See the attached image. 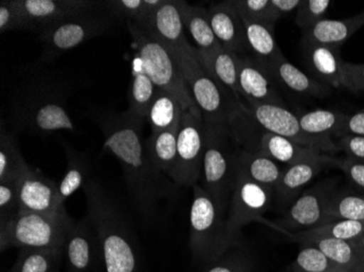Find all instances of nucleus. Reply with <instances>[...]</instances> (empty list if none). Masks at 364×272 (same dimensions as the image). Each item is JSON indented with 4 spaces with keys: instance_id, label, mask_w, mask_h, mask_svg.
<instances>
[{
    "instance_id": "1",
    "label": "nucleus",
    "mask_w": 364,
    "mask_h": 272,
    "mask_svg": "<svg viewBox=\"0 0 364 272\" xmlns=\"http://www.w3.org/2000/svg\"><path fill=\"white\" fill-rule=\"evenodd\" d=\"M145 121L124 112L104 116V149L114 155L122 165L129 191L145 217L154 214L157 202L173 194L171 183L156 169L142 141Z\"/></svg>"
},
{
    "instance_id": "2",
    "label": "nucleus",
    "mask_w": 364,
    "mask_h": 272,
    "mask_svg": "<svg viewBox=\"0 0 364 272\" xmlns=\"http://www.w3.org/2000/svg\"><path fill=\"white\" fill-rule=\"evenodd\" d=\"M71 89L54 72H32L14 92L10 120L14 128L36 135L75 131L68 110Z\"/></svg>"
},
{
    "instance_id": "3",
    "label": "nucleus",
    "mask_w": 364,
    "mask_h": 272,
    "mask_svg": "<svg viewBox=\"0 0 364 272\" xmlns=\"http://www.w3.org/2000/svg\"><path fill=\"white\" fill-rule=\"evenodd\" d=\"M87 218L97 234L106 272H139L138 249L117 206L93 178L83 186Z\"/></svg>"
},
{
    "instance_id": "4",
    "label": "nucleus",
    "mask_w": 364,
    "mask_h": 272,
    "mask_svg": "<svg viewBox=\"0 0 364 272\" xmlns=\"http://www.w3.org/2000/svg\"><path fill=\"white\" fill-rule=\"evenodd\" d=\"M190 249L194 259L212 265L240 245L241 235L231 232L227 217L200 184L192 186Z\"/></svg>"
},
{
    "instance_id": "5",
    "label": "nucleus",
    "mask_w": 364,
    "mask_h": 272,
    "mask_svg": "<svg viewBox=\"0 0 364 272\" xmlns=\"http://www.w3.org/2000/svg\"><path fill=\"white\" fill-rule=\"evenodd\" d=\"M129 32L134 38L143 69L157 89L171 94L179 102L183 111L202 116L201 110L192 97L185 77L169 49L159 43L146 28L128 22Z\"/></svg>"
},
{
    "instance_id": "6",
    "label": "nucleus",
    "mask_w": 364,
    "mask_h": 272,
    "mask_svg": "<svg viewBox=\"0 0 364 272\" xmlns=\"http://www.w3.org/2000/svg\"><path fill=\"white\" fill-rule=\"evenodd\" d=\"M230 138L228 124L204 121V154L200 185L226 217L235 183L236 153L231 148Z\"/></svg>"
},
{
    "instance_id": "7",
    "label": "nucleus",
    "mask_w": 364,
    "mask_h": 272,
    "mask_svg": "<svg viewBox=\"0 0 364 272\" xmlns=\"http://www.w3.org/2000/svg\"><path fill=\"white\" fill-rule=\"evenodd\" d=\"M73 221L67 212L53 214L19 212L7 226L0 227L1 251L10 247L65 251Z\"/></svg>"
},
{
    "instance_id": "8",
    "label": "nucleus",
    "mask_w": 364,
    "mask_h": 272,
    "mask_svg": "<svg viewBox=\"0 0 364 272\" xmlns=\"http://www.w3.org/2000/svg\"><path fill=\"white\" fill-rule=\"evenodd\" d=\"M169 52L177 61L204 121L228 124L234 103L227 98L224 87L215 81L200 62L196 47L186 42Z\"/></svg>"
},
{
    "instance_id": "9",
    "label": "nucleus",
    "mask_w": 364,
    "mask_h": 272,
    "mask_svg": "<svg viewBox=\"0 0 364 272\" xmlns=\"http://www.w3.org/2000/svg\"><path fill=\"white\" fill-rule=\"evenodd\" d=\"M116 21L119 20L108 13L103 6L101 9L75 16L59 24L40 38L44 43V52L41 56V62H52L63 53L96 36L110 32Z\"/></svg>"
},
{
    "instance_id": "10",
    "label": "nucleus",
    "mask_w": 364,
    "mask_h": 272,
    "mask_svg": "<svg viewBox=\"0 0 364 272\" xmlns=\"http://www.w3.org/2000/svg\"><path fill=\"white\" fill-rule=\"evenodd\" d=\"M238 104V103H237ZM240 109L255 124L274 134L292 141L300 146L318 151L321 154L335 155L339 148L332 138L316 136L304 132L300 126L296 114H292L286 106L269 105V104H238Z\"/></svg>"
},
{
    "instance_id": "11",
    "label": "nucleus",
    "mask_w": 364,
    "mask_h": 272,
    "mask_svg": "<svg viewBox=\"0 0 364 272\" xmlns=\"http://www.w3.org/2000/svg\"><path fill=\"white\" fill-rule=\"evenodd\" d=\"M274 191L253 181L235 163V183L229 202L227 222L231 232L241 235V229L252 222H261L283 232L276 222H269L263 214L271 208Z\"/></svg>"
},
{
    "instance_id": "12",
    "label": "nucleus",
    "mask_w": 364,
    "mask_h": 272,
    "mask_svg": "<svg viewBox=\"0 0 364 272\" xmlns=\"http://www.w3.org/2000/svg\"><path fill=\"white\" fill-rule=\"evenodd\" d=\"M204 154L203 116L182 112L178 133L177 161L171 179L179 186H193L201 179Z\"/></svg>"
},
{
    "instance_id": "13",
    "label": "nucleus",
    "mask_w": 364,
    "mask_h": 272,
    "mask_svg": "<svg viewBox=\"0 0 364 272\" xmlns=\"http://www.w3.org/2000/svg\"><path fill=\"white\" fill-rule=\"evenodd\" d=\"M334 192L333 181L322 182L306 190L284 212L283 218L275 221L276 224L289 237L292 231L310 230L335 221L326 212L329 198Z\"/></svg>"
},
{
    "instance_id": "14",
    "label": "nucleus",
    "mask_w": 364,
    "mask_h": 272,
    "mask_svg": "<svg viewBox=\"0 0 364 272\" xmlns=\"http://www.w3.org/2000/svg\"><path fill=\"white\" fill-rule=\"evenodd\" d=\"M26 16L28 31L43 36L65 21L103 8L97 0H16Z\"/></svg>"
},
{
    "instance_id": "15",
    "label": "nucleus",
    "mask_w": 364,
    "mask_h": 272,
    "mask_svg": "<svg viewBox=\"0 0 364 272\" xmlns=\"http://www.w3.org/2000/svg\"><path fill=\"white\" fill-rule=\"evenodd\" d=\"M20 212L61 214L58 183L47 178L38 168L28 167L19 182Z\"/></svg>"
},
{
    "instance_id": "16",
    "label": "nucleus",
    "mask_w": 364,
    "mask_h": 272,
    "mask_svg": "<svg viewBox=\"0 0 364 272\" xmlns=\"http://www.w3.org/2000/svg\"><path fill=\"white\" fill-rule=\"evenodd\" d=\"M239 89L247 104L285 106L265 65L251 55L239 57Z\"/></svg>"
},
{
    "instance_id": "17",
    "label": "nucleus",
    "mask_w": 364,
    "mask_h": 272,
    "mask_svg": "<svg viewBox=\"0 0 364 272\" xmlns=\"http://www.w3.org/2000/svg\"><path fill=\"white\" fill-rule=\"evenodd\" d=\"M93 229L87 217L73 221L65 244L67 272H90L97 265L102 249Z\"/></svg>"
},
{
    "instance_id": "18",
    "label": "nucleus",
    "mask_w": 364,
    "mask_h": 272,
    "mask_svg": "<svg viewBox=\"0 0 364 272\" xmlns=\"http://www.w3.org/2000/svg\"><path fill=\"white\" fill-rule=\"evenodd\" d=\"M208 13L213 32L222 47L239 56L250 52L242 18L231 1L210 6Z\"/></svg>"
},
{
    "instance_id": "19",
    "label": "nucleus",
    "mask_w": 364,
    "mask_h": 272,
    "mask_svg": "<svg viewBox=\"0 0 364 272\" xmlns=\"http://www.w3.org/2000/svg\"><path fill=\"white\" fill-rule=\"evenodd\" d=\"M331 155H325L320 161H304L288 165L284 170L274 191V197L280 208L287 210L300 194L304 187L312 181L318 173L327 167H332Z\"/></svg>"
},
{
    "instance_id": "20",
    "label": "nucleus",
    "mask_w": 364,
    "mask_h": 272,
    "mask_svg": "<svg viewBox=\"0 0 364 272\" xmlns=\"http://www.w3.org/2000/svg\"><path fill=\"white\" fill-rule=\"evenodd\" d=\"M302 54L311 77L327 87H341V48L316 43H302Z\"/></svg>"
},
{
    "instance_id": "21",
    "label": "nucleus",
    "mask_w": 364,
    "mask_h": 272,
    "mask_svg": "<svg viewBox=\"0 0 364 272\" xmlns=\"http://www.w3.org/2000/svg\"><path fill=\"white\" fill-rule=\"evenodd\" d=\"M139 26L146 28L169 50L188 42L180 13L179 0H164V3L153 12L150 19Z\"/></svg>"
},
{
    "instance_id": "22",
    "label": "nucleus",
    "mask_w": 364,
    "mask_h": 272,
    "mask_svg": "<svg viewBox=\"0 0 364 272\" xmlns=\"http://www.w3.org/2000/svg\"><path fill=\"white\" fill-rule=\"evenodd\" d=\"M198 50V58L205 70L212 75L215 81L230 89L238 104H242V95L239 89L238 69L239 55L230 52L224 47L205 52Z\"/></svg>"
},
{
    "instance_id": "23",
    "label": "nucleus",
    "mask_w": 364,
    "mask_h": 272,
    "mask_svg": "<svg viewBox=\"0 0 364 272\" xmlns=\"http://www.w3.org/2000/svg\"><path fill=\"white\" fill-rule=\"evenodd\" d=\"M274 81L294 93L311 97L323 98L332 94V89L306 75L290 63L285 56L280 57L267 67Z\"/></svg>"
},
{
    "instance_id": "24",
    "label": "nucleus",
    "mask_w": 364,
    "mask_h": 272,
    "mask_svg": "<svg viewBox=\"0 0 364 272\" xmlns=\"http://www.w3.org/2000/svg\"><path fill=\"white\" fill-rule=\"evenodd\" d=\"M362 26H364V10L347 19H324L314 28L304 32L302 43H316L341 48Z\"/></svg>"
},
{
    "instance_id": "25",
    "label": "nucleus",
    "mask_w": 364,
    "mask_h": 272,
    "mask_svg": "<svg viewBox=\"0 0 364 272\" xmlns=\"http://www.w3.org/2000/svg\"><path fill=\"white\" fill-rule=\"evenodd\" d=\"M241 18L245 23L249 50L259 62L269 67L274 61L284 56L274 36L273 26L243 16Z\"/></svg>"
},
{
    "instance_id": "26",
    "label": "nucleus",
    "mask_w": 364,
    "mask_h": 272,
    "mask_svg": "<svg viewBox=\"0 0 364 272\" xmlns=\"http://www.w3.org/2000/svg\"><path fill=\"white\" fill-rule=\"evenodd\" d=\"M235 163L253 181L267 186L272 191H275L276 185L284 171L275 161L251 149L236 151Z\"/></svg>"
},
{
    "instance_id": "27",
    "label": "nucleus",
    "mask_w": 364,
    "mask_h": 272,
    "mask_svg": "<svg viewBox=\"0 0 364 272\" xmlns=\"http://www.w3.org/2000/svg\"><path fill=\"white\" fill-rule=\"evenodd\" d=\"M157 92L159 89L145 73L140 58L136 57L134 60L132 82L129 91V110L127 112L141 121H146Z\"/></svg>"
},
{
    "instance_id": "28",
    "label": "nucleus",
    "mask_w": 364,
    "mask_h": 272,
    "mask_svg": "<svg viewBox=\"0 0 364 272\" xmlns=\"http://www.w3.org/2000/svg\"><path fill=\"white\" fill-rule=\"evenodd\" d=\"M180 120L173 128L151 134L145 142L147 155L154 167L167 177L171 178L177 161L178 133Z\"/></svg>"
},
{
    "instance_id": "29",
    "label": "nucleus",
    "mask_w": 364,
    "mask_h": 272,
    "mask_svg": "<svg viewBox=\"0 0 364 272\" xmlns=\"http://www.w3.org/2000/svg\"><path fill=\"white\" fill-rule=\"evenodd\" d=\"M179 8L183 26L189 31L198 50L210 52L222 47L213 32L208 9L180 0Z\"/></svg>"
},
{
    "instance_id": "30",
    "label": "nucleus",
    "mask_w": 364,
    "mask_h": 272,
    "mask_svg": "<svg viewBox=\"0 0 364 272\" xmlns=\"http://www.w3.org/2000/svg\"><path fill=\"white\" fill-rule=\"evenodd\" d=\"M364 233V221L335 220L323 226L292 233L290 239L306 244L311 241L329 239V240L355 241Z\"/></svg>"
},
{
    "instance_id": "31",
    "label": "nucleus",
    "mask_w": 364,
    "mask_h": 272,
    "mask_svg": "<svg viewBox=\"0 0 364 272\" xmlns=\"http://www.w3.org/2000/svg\"><path fill=\"white\" fill-rule=\"evenodd\" d=\"M30 167L19 149L16 136L5 126H1L0 134V183L19 181Z\"/></svg>"
},
{
    "instance_id": "32",
    "label": "nucleus",
    "mask_w": 364,
    "mask_h": 272,
    "mask_svg": "<svg viewBox=\"0 0 364 272\" xmlns=\"http://www.w3.org/2000/svg\"><path fill=\"white\" fill-rule=\"evenodd\" d=\"M65 154L68 165L63 180L58 184L59 202L63 206H65V200L83 187L90 179V161L87 156L77 153L70 147H65Z\"/></svg>"
},
{
    "instance_id": "33",
    "label": "nucleus",
    "mask_w": 364,
    "mask_h": 272,
    "mask_svg": "<svg viewBox=\"0 0 364 272\" xmlns=\"http://www.w3.org/2000/svg\"><path fill=\"white\" fill-rule=\"evenodd\" d=\"M306 244L318 247L329 259L348 272H364V256L350 241L321 239Z\"/></svg>"
},
{
    "instance_id": "34",
    "label": "nucleus",
    "mask_w": 364,
    "mask_h": 272,
    "mask_svg": "<svg viewBox=\"0 0 364 272\" xmlns=\"http://www.w3.org/2000/svg\"><path fill=\"white\" fill-rule=\"evenodd\" d=\"M182 112L181 105L171 94L159 89L146 119L152 134L173 128L181 120Z\"/></svg>"
},
{
    "instance_id": "35",
    "label": "nucleus",
    "mask_w": 364,
    "mask_h": 272,
    "mask_svg": "<svg viewBox=\"0 0 364 272\" xmlns=\"http://www.w3.org/2000/svg\"><path fill=\"white\" fill-rule=\"evenodd\" d=\"M63 249H21L19 256L8 272H56Z\"/></svg>"
},
{
    "instance_id": "36",
    "label": "nucleus",
    "mask_w": 364,
    "mask_h": 272,
    "mask_svg": "<svg viewBox=\"0 0 364 272\" xmlns=\"http://www.w3.org/2000/svg\"><path fill=\"white\" fill-rule=\"evenodd\" d=\"M304 132L316 136H336L347 114L335 110L316 109L296 114Z\"/></svg>"
},
{
    "instance_id": "37",
    "label": "nucleus",
    "mask_w": 364,
    "mask_h": 272,
    "mask_svg": "<svg viewBox=\"0 0 364 272\" xmlns=\"http://www.w3.org/2000/svg\"><path fill=\"white\" fill-rule=\"evenodd\" d=\"M164 0H107L104 7L117 20L144 24Z\"/></svg>"
},
{
    "instance_id": "38",
    "label": "nucleus",
    "mask_w": 364,
    "mask_h": 272,
    "mask_svg": "<svg viewBox=\"0 0 364 272\" xmlns=\"http://www.w3.org/2000/svg\"><path fill=\"white\" fill-rule=\"evenodd\" d=\"M326 212L335 220L364 221V194L351 189L335 190L329 198Z\"/></svg>"
},
{
    "instance_id": "39",
    "label": "nucleus",
    "mask_w": 364,
    "mask_h": 272,
    "mask_svg": "<svg viewBox=\"0 0 364 272\" xmlns=\"http://www.w3.org/2000/svg\"><path fill=\"white\" fill-rule=\"evenodd\" d=\"M294 272H348L337 265L318 247L301 244L294 263Z\"/></svg>"
},
{
    "instance_id": "40",
    "label": "nucleus",
    "mask_w": 364,
    "mask_h": 272,
    "mask_svg": "<svg viewBox=\"0 0 364 272\" xmlns=\"http://www.w3.org/2000/svg\"><path fill=\"white\" fill-rule=\"evenodd\" d=\"M332 6L329 0H301L296 10V24L304 32L314 28L318 22L324 20L325 14Z\"/></svg>"
},
{
    "instance_id": "41",
    "label": "nucleus",
    "mask_w": 364,
    "mask_h": 272,
    "mask_svg": "<svg viewBox=\"0 0 364 272\" xmlns=\"http://www.w3.org/2000/svg\"><path fill=\"white\" fill-rule=\"evenodd\" d=\"M231 4L243 18L257 20L273 26L277 22L272 9L271 0H232Z\"/></svg>"
},
{
    "instance_id": "42",
    "label": "nucleus",
    "mask_w": 364,
    "mask_h": 272,
    "mask_svg": "<svg viewBox=\"0 0 364 272\" xmlns=\"http://www.w3.org/2000/svg\"><path fill=\"white\" fill-rule=\"evenodd\" d=\"M19 182L0 183V227L7 226L20 212Z\"/></svg>"
},
{
    "instance_id": "43",
    "label": "nucleus",
    "mask_w": 364,
    "mask_h": 272,
    "mask_svg": "<svg viewBox=\"0 0 364 272\" xmlns=\"http://www.w3.org/2000/svg\"><path fill=\"white\" fill-rule=\"evenodd\" d=\"M28 31L26 16L16 0L0 1V32Z\"/></svg>"
},
{
    "instance_id": "44",
    "label": "nucleus",
    "mask_w": 364,
    "mask_h": 272,
    "mask_svg": "<svg viewBox=\"0 0 364 272\" xmlns=\"http://www.w3.org/2000/svg\"><path fill=\"white\" fill-rule=\"evenodd\" d=\"M332 167H337L343 171L350 189L358 193L364 194V163L349 158H332Z\"/></svg>"
},
{
    "instance_id": "45",
    "label": "nucleus",
    "mask_w": 364,
    "mask_h": 272,
    "mask_svg": "<svg viewBox=\"0 0 364 272\" xmlns=\"http://www.w3.org/2000/svg\"><path fill=\"white\" fill-rule=\"evenodd\" d=\"M250 257L240 251L227 253L212 263L206 272H249L251 269Z\"/></svg>"
},
{
    "instance_id": "46",
    "label": "nucleus",
    "mask_w": 364,
    "mask_h": 272,
    "mask_svg": "<svg viewBox=\"0 0 364 272\" xmlns=\"http://www.w3.org/2000/svg\"><path fill=\"white\" fill-rule=\"evenodd\" d=\"M341 87L353 93H364V65L343 62L341 65Z\"/></svg>"
},
{
    "instance_id": "47",
    "label": "nucleus",
    "mask_w": 364,
    "mask_h": 272,
    "mask_svg": "<svg viewBox=\"0 0 364 272\" xmlns=\"http://www.w3.org/2000/svg\"><path fill=\"white\" fill-rule=\"evenodd\" d=\"M336 145L349 158L364 163V136L345 135L338 138Z\"/></svg>"
},
{
    "instance_id": "48",
    "label": "nucleus",
    "mask_w": 364,
    "mask_h": 272,
    "mask_svg": "<svg viewBox=\"0 0 364 272\" xmlns=\"http://www.w3.org/2000/svg\"><path fill=\"white\" fill-rule=\"evenodd\" d=\"M345 135H359L364 136V109L355 112V114L348 116L345 119V121L341 124L338 133L335 138H339Z\"/></svg>"
},
{
    "instance_id": "49",
    "label": "nucleus",
    "mask_w": 364,
    "mask_h": 272,
    "mask_svg": "<svg viewBox=\"0 0 364 272\" xmlns=\"http://www.w3.org/2000/svg\"><path fill=\"white\" fill-rule=\"evenodd\" d=\"M300 4L301 0H271L272 9L277 21L287 14L296 11Z\"/></svg>"
},
{
    "instance_id": "50",
    "label": "nucleus",
    "mask_w": 364,
    "mask_h": 272,
    "mask_svg": "<svg viewBox=\"0 0 364 272\" xmlns=\"http://www.w3.org/2000/svg\"><path fill=\"white\" fill-rule=\"evenodd\" d=\"M351 242L355 245V249L364 256V233L361 236L358 237L357 240L351 241Z\"/></svg>"
},
{
    "instance_id": "51",
    "label": "nucleus",
    "mask_w": 364,
    "mask_h": 272,
    "mask_svg": "<svg viewBox=\"0 0 364 272\" xmlns=\"http://www.w3.org/2000/svg\"><path fill=\"white\" fill-rule=\"evenodd\" d=\"M56 272H60V271H59V270H58V271H56Z\"/></svg>"
}]
</instances>
